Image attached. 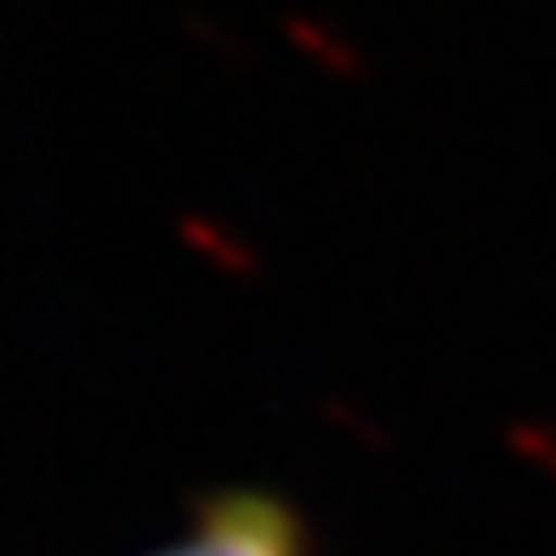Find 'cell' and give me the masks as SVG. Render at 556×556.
<instances>
[{
    "label": "cell",
    "mask_w": 556,
    "mask_h": 556,
    "mask_svg": "<svg viewBox=\"0 0 556 556\" xmlns=\"http://www.w3.org/2000/svg\"><path fill=\"white\" fill-rule=\"evenodd\" d=\"M154 556H313L307 522L285 494L267 489H227L199 505L188 534H176Z\"/></svg>",
    "instance_id": "obj_1"
}]
</instances>
